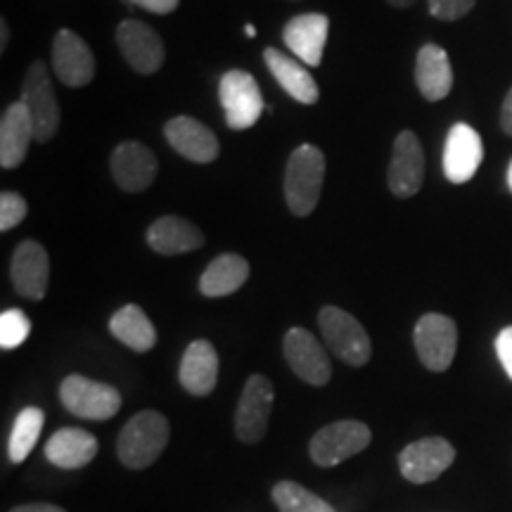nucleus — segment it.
<instances>
[{"label": "nucleus", "instance_id": "58836bf2", "mask_svg": "<svg viewBox=\"0 0 512 512\" xmlns=\"http://www.w3.org/2000/svg\"><path fill=\"white\" fill-rule=\"evenodd\" d=\"M245 34H247L249 38H254V36H256V29L252 27V24H247V27H245Z\"/></svg>", "mask_w": 512, "mask_h": 512}, {"label": "nucleus", "instance_id": "4c0bfd02", "mask_svg": "<svg viewBox=\"0 0 512 512\" xmlns=\"http://www.w3.org/2000/svg\"><path fill=\"white\" fill-rule=\"evenodd\" d=\"M392 8H411V5L418 3V0H387Z\"/></svg>", "mask_w": 512, "mask_h": 512}, {"label": "nucleus", "instance_id": "412c9836", "mask_svg": "<svg viewBox=\"0 0 512 512\" xmlns=\"http://www.w3.org/2000/svg\"><path fill=\"white\" fill-rule=\"evenodd\" d=\"M415 83L425 100L439 102L448 98L453 88V69L448 53L437 43H427L420 48L415 60Z\"/></svg>", "mask_w": 512, "mask_h": 512}, {"label": "nucleus", "instance_id": "5701e85b", "mask_svg": "<svg viewBox=\"0 0 512 512\" xmlns=\"http://www.w3.org/2000/svg\"><path fill=\"white\" fill-rule=\"evenodd\" d=\"M98 456V439L79 427H62L46 444V458L60 470H79Z\"/></svg>", "mask_w": 512, "mask_h": 512}, {"label": "nucleus", "instance_id": "cd10ccee", "mask_svg": "<svg viewBox=\"0 0 512 512\" xmlns=\"http://www.w3.org/2000/svg\"><path fill=\"white\" fill-rule=\"evenodd\" d=\"M43 422H46V415H43L41 408L36 406L24 408V411L17 415L15 425H12L10 441H8L10 463L19 465L29 458V453L34 451L38 437H41Z\"/></svg>", "mask_w": 512, "mask_h": 512}, {"label": "nucleus", "instance_id": "f257e3e1", "mask_svg": "<svg viewBox=\"0 0 512 512\" xmlns=\"http://www.w3.org/2000/svg\"><path fill=\"white\" fill-rule=\"evenodd\" d=\"M169 420L157 411H140L126 422L117 439V456L128 470H143L162 456L169 444Z\"/></svg>", "mask_w": 512, "mask_h": 512}, {"label": "nucleus", "instance_id": "c756f323", "mask_svg": "<svg viewBox=\"0 0 512 512\" xmlns=\"http://www.w3.org/2000/svg\"><path fill=\"white\" fill-rule=\"evenodd\" d=\"M31 335V320L22 309H8L0 313V347L5 351L17 349Z\"/></svg>", "mask_w": 512, "mask_h": 512}, {"label": "nucleus", "instance_id": "ddd939ff", "mask_svg": "<svg viewBox=\"0 0 512 512\" xmlns=\"http://www.w3.org/2000/svg\"><path fill=\"white\" fill-rule=\"evenodd\" d=\"M10 278L19 297L41 302L50 283V256L46 247L36 240H24L12 254Z\"/></svg>", "mask_w": 512, "mask_h": 512}, {"label": "nucleus", "instance_id": "f704fd0d", "mask_svg": "<svg viewBox=\"0 0 512 512\" xmlns=\"http://www.w3.org/2000/svg\"><path fill=\"white\" fill-rule=\"evenodd\" d=\"M501 126H503V131L508 133V136H512V88H510V93L505 95V100H503Z\"/></svg>", "mask_w": 512, "mask_h": 512}, {"label": "nucleus", "instance_id": "72a5a7b5", "mask_svg": "<svg viewBox=\"0 0 512 512\" xmlns=\"http://www.w3.org/2000/svg\"><path fill=\"white\" fill-rule=\"evenodd\" d=\"M131 3L155 15H171L181 5V0H131Z\"/></svg>", "mask_w": 512, "mask_h": 512}, {"label": "nucleus", "instance_id": "bb28decb", "mask_svg": "<svg viewBox=\"0 0 512 512\" xmlns=\"http://www.w3.org/2000/svg\"><path fill=\"white\" fill-rule=\"evenodd\" d=\"M110 332L128 349L145 354L157 344V330L147 313L136 304H126L110 318Z\"/></svg>", "mask_w": 512, "mask_h": 512}, {"label": "nucleus", "instance_id": "393cba45", "mask_svg": "<svg viewBox=\"0 0 512 512\" xmlns=\"http://www.w3.org/2000/svg\"><path fill=\"white\" fill-rule=\"evenodd\" d=\"M264 62L268 72L273 74V79L283 86L287 95H292L294 100L302 102V105H316L318 102V83L309 74V69H304L302 62H297L294 57L280 53L275 48L264 50Z\"/></svg>", "mask_w": 512, "mask_h": 512}, {"label": "nucleus", "instance_id": "20e7f679", "mask_svg": "<svg viewBox=\"0 0 512 512\" xmlns=\"http://www.w3.org/2000/svg\"><path fill=\"white\" fill-rule=\"evenodd\" d=\"M373 441V432L361 420H339L325 425L313 434L309 453L318 467H335L351 456L366 451Z\"/></svg>", "mask_w": 512, "mask_h": 512}, {"label": "nucleus", "instance_id": "6ab92c4d", "mask_svg": "<svg viewBox=\"0 0 512 512\" xmlns=\"http://www.w3.org/2000/svg\"><path fill=\"white\" fill-rule=\"evenodd\" d=\"M330 19L320 12L292 17L283 29L285 46L292 50L294 57H299L309 67H318L323 62L325 41H328Z\"/></svg>", "mask_w": 512, "mask_h": 512}, {"label": "nucleus", "instance_id": "9d476101", "mask_svg": "<svg viewBox=\"0 0 512 512\" xmlns=\"http://www.w3.org/2000/svg\"><path fill=\"white\" fill-rule=\"evenodd\" d=\"M456 460V448L444 437L413 441L399 453L401 475L413 484H430L439 479Z\"/></svg>", "mask_w": 512, "mask_h": 512}, {"label": "nucleus", "instance_id": "6e6552de", "mask_svg": "<svg viewBox=\"0 0 512 512\" xmlns=\"http://www.w3.org/2000/svg\"><path fill=\"white\" fill-rule=\"evenodd\" d=\"M219 98L223 114H226V124L233 131L252 128L266 110L259 83H256L252 74L242 72V69H230V72L221 76Z\"/></svg>", "mask_w": 512, "mask_h": 512}, {"label": "nucleus", "instance_id": "4468645a", "mask_svg": "<svg viewBox=\"0 0 512 512\" xmlns=\"http://www.w3.org/2000/svg\"><path fill=\"white\" fill-rule=\"evenodd\" d=\"M117 46L124 60L138 74H155L162 69L166 50L162 36L138 19H126L117 27Z\"/></svg>", "mask_w": 512, "mask_h": 512}, {"label": "nucleus", "instance_id": "2eb2a0df", "mask_svg": "<svg viewBox=\"0 0 512 512\" xmlns=\"http://www.w3.org/2000/svg\"><path fill=\"white\" fill-rule=\"evenodd\" d=\"M53 69L64 86H86L95 76L93 50L72 29H60L53 41Z\"/></svg>", "mask_w": 512, "mask_h": 512}, {"label": "nucleus", "instance_id": "f8f14e48", "mask_svg": "<svg viewBox=\"0 0 512 512\" xmlns=\"http://www.w3.org/2000/svg\"><path fill=\"white\" fill-rule=\"evenodd\" d=\"M425 181V152L413 131H401L394 140L392 162H389V190L401 200L418 195Z\"/></svg>", "mask_w": 512, "mask_h": 512}, {"label": "nucleus", "instance_id": "e433bc0d", "mask_svg": "<svg viewBox=\"0 0 512 512\" xmlns=\"http://www.w3.org/2000/svg\"><path fill=\"white\" fill-rule=\"evenodd\" d=\"M8 38H10L8 22H5V19H0V53H3V50L8 48Z\"/></svg>", "mask_w": 512, "mask_h": 512}, {"label": "nucleus", "instance_id": "7c9ffc66", "mask_svg": "<svg viewBox=\"0 0 512 512\" xmlns=\"http://www.w3.org/2000/svg\"><path fill=\"white\" fill-rule=\"evenodd\" d=\"M27 211L29 204L19 192L5 190L3 195H0V230L8 233V230L17 228L19 223L24 221V216H27Z\"/></svg>", "mask_w": 512, "mask_h": 512}, {"label": "nucleus", "instance_id": "2f4dec72", "mask_svg": "<svg viewBox=\"0 0 512 512\" xmlns=\"http://www.w3.org/2000/svg\"><path fill=\"white\" fill-rule=\"evenodd\" d=\"M430 3V15L441 22H456L475 8L477 0H427Z\"/></svg>", "mask_w": 512, "mask_h": 512}, {"label": "nucleus", "instance_id": "a211bd4d", "mask_svg": "<svg viewBox=\"0 0 512 512\" xmlns=\"http://www.w3.org/2000/svg\"><path fill=\"white\" fill-rule=\"evenodd\" d=\"M164 136L178 155L195 164H211L219 157V138L202 121L192 117H176L164 126Z\"/></svg>", "mask_w": 512, "mask_h": 512}, {"label": "nucleus", "instance_id": "a878e982", "mask_svg": "<svg viewBox=\"0 0 512 512\" xmlns=\"http://www.w3.org/2000/svg\"><path fill=\"white\" fill-rule=\"evenodd\" d=\"M249 278V264L240 254H221L207 266L200 278V292L204 297H228L238 292Z\"/></svg>", "mask_w": 512, "mask_h": 512}, {"label": "nucleus", "instance_id": "0eeeda50", "mask_svg": "<svg viewBox=\"0 0 512 512\" xmlns=\"http://www.w3.org/2000/svg\"><path fill=\"white\" fill-rule=\"evenodd\" d=\"M413 344L420 363L432 373L451 368L458 349V328L444 313H425L413 330Z\"/></svg>", "mask_w": 512, "mask_h": 512}, {"label": "nucleus", "instance_id": "7ed1b4c3", "mask_svg": "<svg viewBox=\"0 0 512 512\" xmlns=\"http://www.w3.org/2000/svg\"><path fill=\"white\" fill-rule=\"evenodd\" d=\"M318 325L332 354L342 358L347 366L361 368L370 361L373 342H370L366 328L351 313L337 309V306H323L318 313Z\"/></svg>", "mask_w": 512, "mask_h": 512}, {"label": "nucleus", "instance_id": "dca6fc26", "mask_svg": "<svg viewBox=\"0 0 512 512\" xmlns=\"http://www.w3.org/2000/svg\"><path fill=\"white\" fill-rule=\"evenodd\" d=\"M484 159L482 136L470 124H456L444 145V174L453 185H463L477 174Z\"/></svg>", "mask_w": 512, "mask_h": 512}, {"label": "nucleus", "instance_id": "f3484780", "mask_svg": "<svg viewBox=\"0 0 512 512\" xmlns=\"http://www.w3.org/2000/svg\"><path fill=\"white\" fill-rule=\"evenodd\" d=\"M110 171L114 183L126 192H143L157 176V157L150 147L136 140L117 145L110 157Z\"/></svg>", "mask_w": 512, "mask_h": 512}, {"label": "nucleus", "instance_id": "aec40b11", "mask_svg": "<svg viewBox=\"0 0 512 512\" xmlns=\"http://www.w3.org/2000/svg\"><path fill=\"white\" fill-rule=\"evenodd\" d=\"M219 354L207 339H195L181 358L178 380L192 396H209L219 382Z\"/></svg>", "mask_w": 512, "mask_h": 512}, {"label": "nucleus", "instance_id": "ea45409f", "mask_svg": "<svg viewBox=\"0 0 512 512\" xmlns=\"http://www.w3.org/2000/svg\"><path fill=\"white\" fill-rule=\"evenodd\" d=\"M508 188L512 192V159H510V166H508Z\"/></svg>", "mask_w": 512, "mask_h": 512}, {"label": "nucleus", "instance_id": "9b49d317", "mask_svg": "<svg viewBox=\"0 0 512 512\" xmlns=\"http://www.w3.org/2000/svg\"><path fill=\"white\" fill-rule=\"evenodd\" d=\"M283 354L287 366L292 368V373L299 380L313 384V387H323L330 382L332 366L330 358L325 354L323 344L304 328H292L287 330L283 339Z\"/></svg>", "mask_w": 512, "mask_h": 512}, {"label": "nucleus", "instance_id": "c9c22d12", "mask_svg": "<svg viewBox=\"0 0 512 512\" xmlns=\"http://www.w3.org/2000/svg\"><path fill=\"white\" fill-rule=\"evenodd\" d=\"M10 512H67L62 508H57L53 503H27V505H17Z\"/></svg>", "mask_w": 512, "mask_h": 512}, {"label": "nucleus", "instance_id": "b1692460", "mask_svg": "<svg viewBox=\"0 0 512 512\" xmlns=\"http://www.w3.org/2000/svg\"><path fill=\"white\" fill-rule=\"evenodd\" d=\"M31 140H36V136L27 107L22 102H15L0 119V166L17 169L27 157Z\"/></svg>", "mask_w": 512, "mask_h": 512}, {"label": "nucleus", "instance_id": "f03ea898", "mask_svg": "<svg viewBox=\"0 0 512 512\" xmlns=\"http://www.w3.org/2000/svg\"><path fill=\"white\" fill-rule=\"evenodd\" d=\"M325 181V155L316 145H299L287 159L285 200L294 216H309L318 207Z\"/></svg>", "mask_w": 512, "mask_h": 512}, {"label": "nucleus", "instance_id": "473e14b6", "mask_svg": "<svg viewBox=\"0 0 512 512\" xmlns=\"http://www.w3.org/2000/svg\"><path fill=\"white\" fill-rule=\"evenodd\" d=\"M496 354H498V361H501L503 370L512 380V325L510 328H503L501 332H498Z\"/></svg>", "mask_w": 512, "mask_h": 512}, {"label": "nucleus", "instance_id": "4be33fe9", "mask_svg": "<svg viewBox=\"0 0 512 512\" xmlns=\"http://www.w3.org/2000/svg\"><path fill=\"white\" fill-rule=\"evenodd\" d=\"M147 245L164 256L188 254L204 245V233L183 216H162L147 228Z\"/></svg>", "mask_w": 512, "mask_h": 512}, {"label": "nucleus", "instance_id": "c85d7f7f", "mask_svg": "<svg viewBox=\"0 0 512 512\" xmlns=\"http://www.w3.org/2000/svg\"><path fill=\"white\" fill-rule=\"evenodd\" d=\"M273 503L280 512H335L330 503L297 482H278L273 486Z\"/></svg>", "mask_w": 512, "mask_h": 512}, {"label": "nucleus", "instance_id": "1a4fd4ad", "mask_svg": "<svg viewBox=\"0 0 512 512\" xmlns=\"http://www.w3.org/2000/svg\"><path fill=\"white\" fill-rule=\"evenodd\" d=\"M275 389L266 375H252L242 389L238 411H235V434L245 444H259L266 437L271 420Z\"/></svg>", "mask_w": 512, "mask_h": 512}, {"label": "nucleus", "instance_id": "423d86ee", "mask_svg": "<svg viewBox=\"0 0 512 512\" xmlns=\"http://www.w3.org/2000/svg\"><path fill=\"white\" fill-rule=\"evenodd\" d=\"M60 399L69 413L83 420H110L121 408V394L112 384L95 382L83 375L64 377Z\"/></svg>", "mask_w": 512, "mask_h": 512}, {"label": "nucleus", "instance_id": "39448f33", "mask_svg": "<svg viewBox=\"0 0 512 512\" xmlns=\"http://www.w3.org/2000/svg\"><path fill=\"white\" fill-rule=\"evenodd\" d=\"M22 102L27 107L31 124H34V136L38 143H48L60 128V102L53 91V81H50L46 62L36 60L24 76Z\"/></svg>", "mask_w": 512, "mask_h": 512}]
</instances>
